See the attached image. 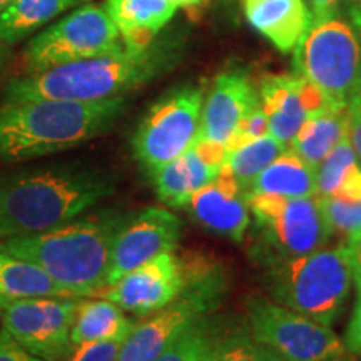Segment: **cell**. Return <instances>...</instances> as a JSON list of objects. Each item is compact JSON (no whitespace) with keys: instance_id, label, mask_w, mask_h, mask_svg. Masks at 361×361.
I'll use <instances>...</instances> for the list:
<instances>
[{"instance_id":"cell-38","label":"cell","mask_w":361,"mask_h":361,"mask_svg":"<svg viewBox=\"0 0 361 361\" xmlns=\"http://www.w3.org/2000/svg\"><path fill=\"white\" fill-rule=\"evenodd\" d=\"M348 13L353 27L361 30V0H351L348 4Z\"/></svg>"},{"instance_id":"cell-13","label":"cell","mask_w":361,"mask_h":361,"mask_svg":"<svg viewBox=\"0 0 361 361\" xmlns=\"http://www.w3.org/2000/svg\"><path fill=\"white\" fill-rule=\"evenodd\" d=\"M188 268L173 252H164L129 271L99 296L135 316H149L180 295L186 286Z\"/></svg>"},{"instance_id":"cell-29","label":"cell","mask_w":361,"mask_h":361,"mask_svg":"<svg viewBox=\"0 0 361 361\" xmlns=\"http://www.w3.org/2000/svg\"><path fill=\"white\" fill-rule=\"evenodd\" d=\"M209 361H284L250 335L247 326L221 333Z\"/></svg>"},{"instance_id":"cell-31","label":"cell","mask_w":361,"mask_h":361,"mask_svg":"<svg viewBox=\"0 0 361 361\" xmlns=\"http://www.w3.org/2000/svg\"><path fill=\"white\" fill-rule=\"evenodd\" d=\"M266 134H268V119H266L261 104H258V106L247 112V114L241 119V123L238 124L233 137L229 139L228 144H226V151H231L234 147H239L243 146V144H247L255 141V139L263 137Z\"/></svg>"},{"instance_id":"cell-6","label":"cell","mask_w":361,"mask_h":361,"mask_svg":"<svg viewBox=\"0 0 361 361\" xmlns=\"http://www.w3.org/2000/svg\"><path fill=\"white\" fill-rule=\"evenodd\" d=\"M295 71L331 104H348L361 87V42L343 17L311 19L295 49Z\"/></svg>"},{"instance_id":"cell-10","label":"cell","mask_w":361,"mask_h":361,"mask_svg":"<svg viewBox=\"0 0 361 361\" xmlns=\"http://www.w3.org/2000/svg\"><path fill=\"white\" fill-rule=\"evenodd\" d=\"M202 85H180L152 104L133 139L135 159L149 173L168 164L200 137Z\"/></svg>"},{"instance_id":"cell-30","label":"cell","mask_w":361,"mask_h":361,"mask_svg":"<svg viewBox=\"0 0 361 361\" xmlns=\"http://www.w3.org/2000/svg\"><path fill=\"white\" fill-rule=\"evenodd\" d=\"M324 219L343 243L361 236V201H346L336 196H318Z\"/></svg>"},{"instance_id":"cell-16","label":"cell","mask_w":361,"mask_h":361,"mask_svg":"<svg viewBox=\"0 0 361 361\" xmlns=\"http://www.w3.org/2000/svg\"><path fill=\"white\" fill-rule=\"evenodd\" d=\"M224 159V144L197 137L186 152L151 171L152 184L159 201L171 207L188 206L194 192L221 174Z\"/></svg>"},{"instance_id":"cell-25","label":"cell","mask_w":361,"mask_h":361,"mask_svg":"<svg viewBox=\"0 0 361 361\" xmlns=\"http://www.w3.org/2000/svg\"><path fill=\"white\" fill-rule=\"evenodd\" d=\"M87 0H11L0 12V37L12 45L25 39L47 22Z\"/></svg>"},{"instance_id":"cell-22","label":"cell","mask_w":361,"mask_h":361,"mask_svg":"<svg viewBox=\"0 0 361 361\" xmlns=\"http://www.w3.org/2000/svg\"><path fill=\"white\" fill-rule=\"evenodd\" d=\"M246 194L308 197L316 194V169L286 149L247 186Z\"/></svg>"},{"instance_id":"cell-8","label":"cell","mask_w":361,"mask_h":361,"mask_svg":"<svg viewBox=\"0 0 361 361\" xmlns=\"http://www.w3.org/2000/svg\"><path fill=\"white\" fill-rule=\"evenodd\" d=\"M124 42L109 13L84 4L45 29L25 49L27 74L121 52Z\"/></svg>"},{"instance_id":"cell-42","label":"cell","mask_w":361,"mask_h":361,"mask_svg":"<svg viewBox=\"0 0 361 361\" xmlns=\"http://www.w3.org/2000/svg\"><path fill=\"white\" fill-rule=\"evenodd\" d=\"M329 361H353V360H350L348 356H345V358H338V360H329Z\"/></svg>"},{"instance_id":"cell-2","label":"cell","mask_w":361,"mask_h":361,"mask_svg":"<svg viewBox=\"0 0 361 361\" xmlns=\"http://www.w3.org/2000/svg\"><path fill=\"white\" fill-rule=\"evenodd\" d=\"M124 221L109 209L79 216L49 231L2 239L0 250L37 264L67 296H94L107 286L112 245Z\"/></svg>"},{"instance_id":"cell-32","label":"cell","mask_w":361,"mask_h":361,"mask_svg":"<svg viewBox=\"0 0 361 361\" xmlns=\"http://www.w3.org/2000/svg\"><path fill=\"white\" fill-rule=\"evenodd\" d=\"M124 340L89 341L75 345L66 361H117Z\"/></svg>"},{"instance_id":"cell-14","label":"cell","mask_w":361,"mask_h":361,"mask_svg":"<svg viewBox=\"0 0 361 361\" xmlns=\"http://www.w3.org/2000/svg\"><path fill=\"white\" fill-rule=\"evenodd\" d=\"M180 223L162 207H147L126 218L112 245L107 286L147 261L173 252L179 245Z\"/></svg>"},{"instance_id":"cell-18","label":"cell","mask_w":361,"mask_h":361,"mask_svg":"<svg viewBox=\"0 0 361 361\" xmlns=\"http://www.w3.org/2000/svg\"><path fill=\"white\" fill-rule=\"evenodd\" d=\"M188 207L197 223L236 243L243 241L250 226L245 188L226 171L194 192Z\"/></svg>"},{"instance_id":"cell-19","label":"cell","mask_w":361,"mask_h":361,"mask_svg":"<svg viewBox=\"0 0 361 361\" xmlns=\"http://www.w3.org/2000/svg\"><path fill=\"white\" fill-rule=\"evenodd\" d=\"M250 24L278 51H295L311 24L305 0H243Z\"/></svg>"},{"instance_id":"cell-23","label":"cell","mask_w":361,"mask_h":361,"mask_svg":"<svg viewBox=\"0 0 361 361\" xmlns=\"http://www.w3.org/2000/svg\"><path fill=\"white\" fill-rule=\"evenodd\" d=\"M67 296L42 268L0 250V310L27 298Z\"/></svg>"},{"instance_id":"cell-28","label":"cell","mask_w":361,"mask_h":361,"mask_svg":"<svg viewBox=\"0 0 361 361\" xmlns=\"http://www.w3.org/2000/svg\"><path fill=\"white\" fill-rule=\"evenodd\" d=\"M360 166L348 135L336 144L316 168V196H333L345 179Z\"/></svg>"},{"instance_id":"cell-39","label":"cell","mask_w":361,"mask_h":361,"mask_svg":"<svg viewBox=\"0 0 361 361\" xmlns=\"http://www.w3.org/2000/svg\"><path fill=\"white\" fill-rule=\"evenodd\" d=\"M8 57V44L4 42V39L0 37V72H2L4 66H6Z\"/></svg>"},{"instance_id":"cell-21","label":"cell","mask_w":361,"mask_h":361,"mask_svg":"<svg viewBox=\"0 0 361 361\" xmlns=\"http://www.w3.org/2000/svg\"><path fill=\"white\" fill-rule=\"evenodd\" d=\"M348 104H333L310 116L288 144V149L316 169L328 152L348 135Z\"/></svg>"},{"instance_id":"cell-43","label":"cell","mask_w":361,"mask_h":361,"mask_svg":"<svg viewBox=\"0 0 361 361\" xmlns=\"http://www.w3.org/2000/svg\"><path fill=\"white\" fill-rule=\"evenodd\" d=\"M346 2H348V4H350V2H351V0H346Z\"/></svg>"},{"instance_id":"cell-9","label":"cell","mask_w":361,"mask_h":361,"mask_svg":"<svg viewBox=\"0 0 361 361\" xmlns=\"http://www.w3.org/2000/svg\"><path fill=\"white\" fill-rule=\"evenodd\" d=\"M246 202L268 251L266 261L308 255L331 239V229L316 194L308 197L246 194Z\"/></svg>"},{"instance_id":"cell-24","label":"cell","mask_w":361,"mask_h":361,"mask_svg":"<svg viewBox=\"0 0 361 361\" xmlns=\"http://www.w3.org/2000/svg\"><path fill=\"white\" fill-rule=\"evenodd\" d=\"M134 323L124 314L111 300H87L79 301L75 311L74 324H72V345L89 341L126 340L133 329Z\"/></svg>"},{"instance_id":"cell-26","label":"cell","mask_w":361,"mask_h":361,"mask_svg":"<svg viewBox=\"0 0 361 361\" xmlns=\"http://www.w3.org/2000/svg\"><path fill=\"white\" fill-rule=\"evenodd\" d=\"M286 149V144L274 139L271 134H266L263 137L234 147L231 151H226L223 171L231 174L246 191L247 186L256 179V176L268 168L271 162L281 156Z\"/></svg>"},{"instance_id":"cell-11","label":"cell","mask_w":361,"mask_h":361,"mask_svg":"<svg viewBox=\"0 0 361 361\" xmlns=\"http://www.w3.org/2000/svg\"><path fill=\"white\" fill-rule=\"evenodd\" d=\"M246 326L256 341L284 361H329L348 356L345 343L326 324L271 301H251Z\"/></svg>"},{"instance_id":"cell-37","label":"cell","mask_w":361,"mask_h":361,"mask_svg":"<svg viewBox=\"0 0 361 361\" xmlns=\"http://www.w3.org/2000/svg\"><path fill=\"white\" fill-rule=\"evenodd\" d=\"M340 0H311V19H323L338 13Z\"/></svg>"},{"instance_id":"cell-41","label":"cell","mask_w":361,"mask_h":361,"mask_svg":"<svg viewBox=\"0 0 361 361\" xmlns=\"http://www.w3.org/2000/svg\"><path fill=\"white\" fill-rule=\"evenodd\" d=\"M8 2H11V0H0V12L4 11V7H6Z\"/></svg>"},{"instance_id":"cell-1","label":"cell","mask_w":361,"mask_h":361,"mask_svg":"<svg viewBox=\"0 0 361 361\" xmlns=\"http://www.w3.org/2000/svg\"><path fill=\"white\" fill-rule=\"evenodd\" d=\"M116 189L106 171L57 166L0 178V241L57 228L82 216Z\"/></svg>"},{"instance_id":"cell-4","label":"cell","mask_w":361,"mask_h":361,"mask_svg":"<svg viewBox=\"0 0 361 361\" xmlns=\"http://www.w3.org/2000/svg\"><path fill=\"white\" fill-rule=\"evenodd\" d=\"M169 57V51L154 44L141 51L124 47L109 56L72 62L13 79L4 90V101H106L124 97L129 90L159 74Z\"/></svg>"},{"instance_id":"cell-3","label":"cell","mask_w":361,"mask_h":361,"mask_svg":"<svg viewBox=\"0 0 361 361\" xmlns=\"http://www.w3.org/2000/svg\"><path fill=\"white\" fill-rule=\"evenodd\" d=\"M126 99H27L0 106V159L24 161L75 147L107 133Z\"/></svg>"},{"instance_id":"cell-40","label":"cell","mask_w":361,"mask_h":361,"mask_svg":"<svg viewBox=\"0 0 361 361\" xmlns=\"http://www.w3.org/2000/svg\"><path fill=\"white\" fill-rule=\"evenodd\" d=\"M202 0H178L179 7H191V6H197V4H201Z\"/></svg>"},{"instance_id":"cell-36","label":"cell","mask_w":361,"mask_h":361,"mask_svg":"<svg viewBox=\"0 0 361 361\" xmlns=\"http://www.w3.org/2000/svg\"><path fill=\"white\" fill-rule=\"evenodd\" d=\"M348 251V259L351 264V273L356 283V288H361V236L343 243Z\"/></svg>"},{"instance_id":"cell-20","label":"cell","mask_w":361,"mask_h":361,"mask_svg":"<svg viewBox=\"0 0 361 361\" xmlns=\"http://www.w3.org/2000/svg\"><path fill=\"white\" fill-rule=\"evenodd\" d=\"M178 7L173 0H107L104 6L119 30L124 47L133 51L149 47Z\"/></svg>"},{"instance_id":"cell-33","label":"cell","mask_w":361,"mask_h":361,"mask_svg":"<svg viewBox=\"0 0 361 361\" xmlns=\"http://www.w3.org/2000/svg\"><path fill=\"white\" fill-rule=\"evenodd\" d=\"M356 301L351 311V318L348 323V328L345 331V343L346 351L351 355L361 356V288H356Z\"/></svg>"},{"instance_id":"cell-34","label":"cell","mask_w":361,"mask_h":361,"mask_svg":"<svg viewBox=\"0 0 361 361\" xmlns=\"http://www.w3.org/2000/svg\"><path fill=\"white\" fill-rule=\"evenodd\" d=\"M350 123H348V139L353 146L358 161L361 162V87L348 102Z\"/></svg>"},{"instance_id":"cell-5","label":"cell","mask_w":361,"mask_h":361,"mask_svg":"<svg viewBox=\"0 0 361 361\" xmlns=\"http://www.w3.org/2000/svg\"><path fill=\"white\" fill-rule=\"evenodd\" d=\"M268 281L274 301L331 326L348 300L351 264L346 246L319 247L288 259H269Z\"/></svg>"},{"instance_id":"cell-27","label":"cell","mask_w":361,"mask_h":361,"mask_svg":"<svg viewBox=\"0 0 361 361\" xmlns=\"http://www.w3.org/2000/svg\"><path fill=\"white\" fill-rule=\"evenodd\" d=\"M224 328L213 314L204 316L184 329L156 361H209Z\"/></svg>"},{"instance_id":"cell-15","label":"cell","mask_w":361,"mask_h":361,"mask_svg":"<svg viewBox=\"0 0 361 361\" xmlns=\"http://www.w3.org/2000/svg\"><path fill=\"white\" fill-rule=\"evenodd\" d=\"M258 96L268 119V133L286 146L310 116L333 106L322 90L298 72L264 75Z\"/></svg>"},{"instance_id":"cell-7","label":"cell","mask_w":361,"mask_h":361,"mask_svg":"<svg viewBox=\"0 0 361 361\" xmlns=\"http://www.w3.org/2000/svg\"><path fill=\"white\" fill-rule=\"evenodd\" d=\"M224 271L214 266L188 269L186 286L178 298L134 324L121 345L117 361H156L159 355L197 319L214 313L226 293Z\"/></svg>"},{"instance_id":"cell-12","label":"cell","mask_w":361,"mask_h":361,"mask_svg":"<svg viewBox=\"0 0 361 361\" xmlns=\"http://www.w3.org/2000/svg\"><path fill=\"white\" fill-rule=\"evenodd\" d=\"M75 296L27 298L0 310V326L20 346L44 361H66L74 348Z\"/></svg>"},{"instance_id":"cell-17","label":"cell","mask_w":361,"mask_h":361,"mask_svg":"<svg viewBox=\"0 0 361 361\" xmlns=\"http://www.w3.org/2000/svg\"><path fill=\"white\" fill-rule=\"evenodd\" d=\"M258 104V92L245 71H223L202 102L200 137L226 146L243 117Z\"/></svg>"},{"instance_id":"cell-35","label":"cell","mask_w":361,"mask_h":361,"mask_svg":"<svg viewBox=\"0 0 361 361\" xmlns=\"http://www.w3.org/2000/svg\"><path fill=\"white\" fill-rule=\"evenodd\" d=\"M0 361H44L39 356L29 353L13 338L0 329Z\"/></svg>"}]
</instances>
